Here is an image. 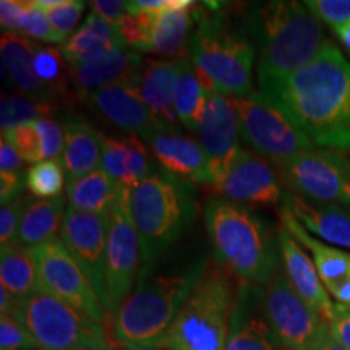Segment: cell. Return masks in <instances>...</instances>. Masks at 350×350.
I'll use <instances>...</instances> for the list:
<instances>
[{"label":"cell","mask_w":350,"mask_h":350,"mask_svg":"<svg viewBox=\"0 0 350 350\" xmlns=\"http://www.w3.org/2000/svg\"><path fill=\"white\" fill-rule=\"evenodd\" d=\"M204 245L191 243L143 265L137 286L112 317V338L126 350L163 349L169 331L208 269Z\"/></svg>","instance_id":"6da1fadb"},{"label":"cell","mask_w":350,"mask_h":350,"mask_svg":"<svg viewBox=\"0 0 350 350\" xmlns=\"http://www.w3.org/2000/svg\"><path fill=\"white\" fill-rule=\"evenodd\" d=\"M258 86L313 144L350 150V60L331 41L305 67Z\"/></svg>","instance_id":"7a4b0ae2"},{"label":"cell","mask_w":350,"mask_h":350,"mask_svg":"<svg viewBox=\"0 0 350 350\" xmlns=\"http://www.w3.org/2000/svg\"><path fill=\"white\" fill-rule=\"evenodd\" d=\"M204 224L216 262L255 286H268L281 271L278 232L255 209L224 196L204 203Z\"/></svg>","instance_id":"3957f363"},{"label":"cell","mask_w":350,"mask_h":350,"mask_svg":"<svg viewBox=\"0 0 350 350\" xmlns=\"http://www.w3.org/2000/svg\"><path fill=\"white\" fill-rule=\"evenodd\" d=\"M242 25L256 51L258 85L291 75L326 46L321 21L300 2H266L243 16Z\"/></svg>","instance_id":"277c9868"},{"label":"cell","mask_w":350,"mask_h":350,"mask_svg":"<svg viewBox=\"0 0 350 350\" xmlns=\"http://www.w3.org/2000/svg\"><path fill=\"white\" fill-rule=\"evenodd\" d=\"M130 208L142 261L150 265L172 250L195 224L198 195L193 183L159 167L131 190Z\"/></svg>","instance_id":"5b68a950"},{"label":"cell","mask_w":350,"mask_h":350,"mask_svg":"<svg viewBox=\"0 0 350 350\" xmlns=\"http://www.w3.org/2000/svg\"><path fill=\"white\" fill-rule=\"evenodd\" d=\"M193 18L188 59L195 68L221 93L232 98L250 94L256 51L243 25L232 23L217 3H196Z\"/></svg>","instance_id":"8992f818"},{"label":"cell","mask_w":350,"mask_h":350,"mask_svg":"<svg viewBox=\"0 0 350 350\" xmlns=\"http://www.w3.org/2000/svg\"><path fill=\"white\" fill-rule=\"evenodd\" d=\"M235 295L237 292H234L230 271L219 262L208 266L175 318L164 347L167 350H226Z\"/></svg>","instance_id":"52a82bcc"},{"label":"cell","mask_w":350,"mask_h":350,"mask_svg":"<svg viewBox=\"0 0 350 350\" xmlns=\"http://www.w3.org/2000/svg\"><path fill=\"white\" fill-rule=\"evenodd\" d=\"M16 317L31 332L39 350H116L106 326L85 317L47 291H38L16 304Z\"/></svg>","instance_id":"ba28073f"},{"label":"cell","mask_w":350,"mask_h":350,"mask_svg":"<svg viewBox=\"0 0 350 350\" xmlns=\"http://www.w3.org/2000/svg\"><path fill=\"white\" fill-rule=\"evenodd\" d=\"M240 122V137L253 152L275 165L300 152L313 150L310 138L260 90L235 98Z\"/></svg>","instance_id":"9c48e42d"},{"label":"cell","mask_w":350,"mask_h":350,"mask_svg":"<svg viewBox=\"0 0 350 350\" xmlns=\"http://www.w3.org/2000/svg\"><path fill=\"white\" fill-rule=\"evenodd\" d=\"M282 185L313 204L350 206V159L332 150L300 152L278 165Z\"/></svg>","instance_id":"30bf717a"},{"label":"cell","mask_w":350,"mask_h":350,"mask_svg":"<svg viewBox=\"0 0 350 350\" xmlns=\"http://www.w3.org/2000/svg\"><path fill=\"white\" fill-rule=\"evenodd\" d=\"M130 195V188H120L107 221L106 310L112 317L131 294L142 269L139 268L142 248H139L138 232L131 219Z\"/></svg>","instance_id":"8fae6325"},{"label":"cell","mask_w":350,"mask_h":350,"mask_svg":"<svg viewBox=\"0 0 350 350\" xmlns=\"http://www.w3.org/2000/svg\"><path fill=\"white\" fill-rule=\"evenodd\" d=\"M38 265L44 291L59 297L99 325L107 326V310L88 281L75 258L70 255L62 240H52L29 248Z\"/></svg>","instance_id":"7c38bea8"},{"label":"cell","mask_w":350,"mask_h":350,"mask_svg":"<svg viewBox=\"0 0 350 350\" xmlns=\"http://www.w3.org/2000/svg\"><path fill=\"white\" fill-rule=\"evenodd\" d=\"M262 308L284 350H306L327 327L321 314L297 294L282 269L265 286Z\"/></svg>","instance_id":"4fadbf2b"},{"label":"cell","mask_w":350,"mask_h":350,"mask_svg":"<svg viewBox=\"0 0 350 350\" xmlns=\"http://www.w3.org/2000/svg\"><path fill=\"white\" fill-rule=\"evenodd\" d=\"M198 133L211 172V188L217 191L240 151V122L235 98L217 90L211 91Z\"/></svg>","instance_id":"5bb4252c"},{"label":"cell","mask_w":350,"mask_h":350,"mask_svg":"<svg viewBox=\"0 0 350 350\" xmlns=\"http://www.w3.org/2000/svg\"><path fill=\"white\" fill-rule=\"evenodd\" d=\"M107 216L80 213L68 208L65 213L60 240L91 282L96 294L106 306V253Z\"/></svg>","instance_id":"9a60e30c"},{"label":"cell","mask_w":350,"mask_h":350,"mask_svg":"<svg viewBox=\"0 0 350 350\" xmlns=\"http://www.w3.org/2000/svg\"><path fill=\"white\" fill-rule=\"evenodd\" d=\"M279 172L268 159L250 150H240L217 193L245 206H282L284 191Z\"/></svg>","instance_id":"2e32d148"},{"label":"cell","mask_w":350,"mask_h":350,"mask_svg":"<svg viewBox=\"0 0 350 350\" xmlns=\"http://www.w3.org/2000/svg\"><path fill=\"white\" fill-rule=\"evenodd\" d=\"M144 60L137 51L117 46L91 62L68 65V77L78 99H88L96 91L113 85L138 86Z\"/></svg>","instance_id":"e0dca14e"},{"label":"cell","mask_w":350,"mask_h":350,"mask_svg":"<svg viewBox=\"0 0 350 350\" xmlns=\"http://www.w3.org/2000/svg\"><path fill=\"white\" fill-rule=\"evenodd\" d=\"M262 294L265 287L239 284L226 350H284L266 319Z\"/></svg>","instance_id":"ac0fdd59"},{"label":"cell","mask_w":350,"mask_h":350,"mask_svg":"<svg viewBox=\"0 0 350 350\" xmlns=\"http://www.w3.org/2000/svg\"><path fill=\"white\" fill-rule=\"evenodd\" d=\"M151 148L157 164L183 180L213 187L206 154L196 139L180 131L156 129L143 139Z\"/></svg>","instance_id":"d6986e66"},{"label":"cell","mask_w":350,"mask_h":350,"mask_svg":"<svg viewBox=\"0 0 350 350\" xmlns=\"http://www.w3.org/2000/svg\"><path fill=\"white\" fill-rule=\"evenodd\" d=\"M90 107L109 125L144 139L157 129L150 107L137 86L113 85L96 91L86 99Z\"/></svg>","instance_id":"ffe728a7"},{"label":"cell","mask_w":350,"mask_h":350,"mask_svg":"<svg viewBox=\"0 0 350 350\" xmlns=\"http://www.w3.org/2000/svg\"><path fill=\"white\" fill-rule=\"evenodd\" d=\"M39 44L33 39L16 33H2L0 39V55H2L3 77L13 90L21 96H28L34 100L59 109L54 94L38 80L34 73L33 60L39 51Z\"/></svg>","instance_id":"44dd1931"},{"label":"cell","mask_w":350,"mask_h":350,"mask_svg":"<svg viewBox=\"0 0 350 350\" xmlns=\"http://www.w3.org/2000/svg\"><path fill=\"white\" fill-rule=\"evenodd\" d=\"M279 248H281L282 268L286 273L288 282L295 288L297 294L304 299L306 304L313 306L326 323H329L334 313V304H332L325 284L321 282L317 266L300 247V243L292 237L288 232L281 227L278 230Z\"/></svg>","instance_id":"7402d4cb"},{"label":"cell","mask_w":350,"mask_h":350,"mask_svg":"<svg viewBox=\"0 0 350 350\" xmlns=\"http://www.w3.org/2000/svg\"><path fill=\"white\" fill-rule=\"evenodd\" d=\"M161 165L154 163L146 144L139 137L107 138L103 137V159L100 169H104L122 187L133 190L139 182L150 177Z\"/></svg>","instance_id":"603a6c76"},{"label":"cell","mask_w":350,"mask_h":350,"mask_svg":"<svg viewBox=\"0 0 350 350\" xmlns=\"http://www.w3.org/2000/svg\"><path fill=\"white\" fill-rule=\"evenodd\" d=\"M177 60H144L138 93L154 117L157 129L178 131V117L174 107Z\"/></svg>","instance_id":"cb8c5ba5"},{"label":"cell","mask_w":350,"mask_h":350,"mask_svg":"<svg viewBox=\"0 0 350 350\" xmlns=\"http://www.w3.org/2000/svg\"><path fill=\"white\" fill-rule=\"evenodd\" d=\"M282 209L294 216L306 232L323 242L350 250V206L340 204H313L287 191Z\"/></svg>","instance_id":"d4e9b609"},{"label":"cell","mask_w":350,"mask_h":350,"mask_svg":"<svg viewBox=\"0 0 350 350\" xmlns=\"http://www.w3.org/2000/svg\"><path fill=\"white\" fill-rule=\"evenodd\" d=\"M64 131L65 150L60 163L67 182L99 169L103 159V135L78 117H70L64 124Z\"/></svg>","instance_id":"484cf974"},{"label":"cell","mask_w":350,"mask_h":350,"mask_svg":"<svg viewBox=\"0 0 350 350\" xmlns=\"http://www.w3.org/2000/svg\"><path fill=\"white\" fill-rule=\"evenodd\" d=\"M281 222L284 229L312 253V260L327 292L342 282L345 278H349L350 253L331 247L329 243L321 242V240L313 239L310 232H306L305 227L286 209H281Z\"/></svg>","instance_id":"4316f807"},{"label":"cell","mask_w":350,"mask_h":350,"mask_svg":"<svg viewBox=\"0 0 350 350\" xmlns=\"http://www.w3.org/2000/svg\"><path fill=\"white\" fill-rule=\"evenodd\" d=\"M216 90L203 73H200L190 59H177V83H175L174 107L178 122L190 131H198L203 119L208 96Z\"/></svg>","instance_id":"83f0119b"},{"label":"cell","mask_w":350,"mask_h":350,"mask_svg":"<svg viewBox=\"0 0 350 350\" xmlns=\"http://www.w3.org/2000/svg\"><path fill=\"white\" fill-rule=\"evenodd\" d=\"M117 46H125L119 28L90 13L85 23L68 38L60 51L67 65H77L99 59Z\"/></svg>","instance_id":"f1b7e54d"},{"label":"cell","mask_w":350,"mask_h":350,"mask_svg":"<svg viewBox=\"0 0 350 350\" xmlns=\"http://www.w3.org/2000/svg\"><path fill=\"white\" fill-rule=\"evenodd\" d=\"M195 5L172 7L157 13L146 52L161 57H177V59L187 57L191 36H193L191 28L195 25Z\"/></svg>","instance_id":"f546056e"},{"label":"cell","mask_w":350,"mask_h":350,"mask_svg":"<svg viewBox=\"0 0 350 350\" xmlns=\"http://www.w3.org/2000/svg\"><path fill=\"white\" fill-rule=\"evenodd\" d=\"M65 196L60 195L51 200H31L29 196L23 217H21L16 243L26 248L57 240L65 219Z\"/></svg>","instance_id":"4dcf8cb0"},{"label":"cell","mask_w":350,"mask_h":350,"mask_svg":"<svg viewBox=\"0 0 350 350\" xmlns=\"http://www.w3.org/2000/svg\"><path fill=\"white\" fill-rule=\"evenodd\" d=\"M122 185L116 182L104 169H96L93 172L67 182L68 208L80 213L103 214L107 216L119 196Z\"/></svg>","instance_id":"1f68e13d"},{"label":"cell","mask_w":350,"mask_h":350,"mask_svg":"<svg viewBox=\"0 0 350 350\" xmlns=\"http://www.w3.org/2000/svg\"><path fill=\"white\" fill-rule=\"evenodd\" d=\"M0 282L15 299L42 291L38 265L29 248L20 243L2 247L0 253Z\"/></svg>","instance_id":"d6a6232c"},{"label":"cell","mask_w":350,"mask_h":350,"mask_svg":"<svg viewBox=\"0 0 350 350\" xmlns=\"http://www.w3.org/2000/svg\"><path fill=\"white\" fill-rule=\"evenodd\" d=\"M54 107L34 100L28 96H2L0 100V129L2 133L15 126L33 124L44 117H52Z\"/></svg>","instance_id":"836d02e7"},{"label":"cell","mask_w":350,"mask_h":350,"mask_svg":"<svg viewBox=\"0 0 350 350\" xmlns=\"http://www.w3.org/2000/svg\"><path fill=\"white\" fill-rule=\"evenodd\" d=\"M65 170L60 161H42L26 170V188L38 200H51L62 195Z\"/></svg>","instance_id":"e575fe53"},{"label":"cell","mask_w":350,"mask_h":350,"mask_svg":"<svg viewBox=\"0 0 350 350\" xmlns=\"http://www.w3.org/2000/svg\"><path fill=\"white\" fill-rule=\"evenodd\" d=\"M2 138H5L15 148L25 163L33 165L42 163L41 137H39V131L34 122L5 131V133H2Z\"/></svg>","instance_id":"d590c367"},{"label":"cell","mask_w":350,"mask_h":350,"mask_svg":"<svg viewBox=\"0 0 350 350\" xmlns=\"http://www.w3.org/2000/svg\"><path fill=\"white\" fill-rule=\"evenodd\" d=\"M86 8V2L83 0H65L62 5L52 8V10L46 12L47 20L60 39V42H67L70 34H73V29L77 28L78 21L81 18V13Z\"/></svg>","instance_id":"8d00e7d4"},{"label":"cell","mask_w":350,"mask_h":350,"mask_svg":"<svg viewBox=\"0 0 350 350\" xmlns=\"http://www.w3.org/2000/svg\"><path fill=\"white\" fill-rule=\"evenodd\" d=\"M38 344L31 332L13 314L0 318V350H34Z\"/></svg>","instance_id":"74e56055"},{"label":"cell","mask_w":350,"mask_h":350,"mask_svg":"<svg viewBox=\"0 0 350 350\" xmlns=\"http://www.w3.org/2000/svg\"><path fill=\"white\" fill-rule=\"evenodd\" d=\"M20 34H23V36L29 39H38V41L42 42L62 44L60 39L57 38L54 29H52L49 20H47L46 12L36 7L34 0H29L28 10H26L25 18L21 21Z\"/></svg>","instance_id":"f35d334b"},{"label":"cell","mask_w":350,"mask_h":350,"mask_svg":"<svg viewBox=\"0 0 350 350\" xmlns=\"http://www.w3.org/2000/svg\"><path fill=\"white\" fill-rule=\"evenodd\" d=\"M304 3L314 18L332 29L350 21V0H306Z\"/></svg>","instance_id":"ab89813d"},{"label":"cell","mask_w":350,"mask_h":350,"mask_svg":"<svg viewBox=\"0 0 350 350\" xmlns=\"http://www.w3.org/2000/svg\"><path fill=\"white\" fill-rule=\"evenodd\" d=\"M41 137L42 161H57L65 150V131L52 117H44L34 122Z\"/></svg>","instance_id":"60d3db41"},{"label":"cell","mask_w":350,"mask_h":350,"mask_svg":"<svg viewBox=\"0 0 350 350\" xmlns=\"http://www.w3.org/2000/svg\"><path fill=\"white\" fill-rule=\"evenodd\" d=\"M28 200L29 196L21 195L20 198L13 200L8 204H3L2 209H0V245L2 247L16 243L20 222L21 217H23L26 204H28Z\"/></svg>","instance_id":"b9f144b4"},{"label":"cell","mask_w":350,"mask_h":350,"mask_svg":"<svg viewBox=\"0 0 350 350\" xmlns=\"http://www.w3.org/2000/svg\"><path fill=\"white\" fill-rule=\"evenodd\" d=\"M29 0H2L0 2V25L3 33L20 34L21 21L28 10Z\"/></svg>","instance_id":"7bdbcfd3"},{"label":"cell","mask_w":350,"mask_h":350,"mask_svg":"<svg viewBox=\"0 0 350 350\" xmlns=\"http://www.w3.org/2000/svg\"><path fill=\"white\" fill-rule=\"evenodd\" d=\"M90 5L91 13L113 26H119L129 13V2H122V0H93Z\"/></svg>","instance_id":"ee69618b"},{"label":"cell","mask_w":350,"mask_h":350,"mask_svg":"<svg viewBox=\"0 0 350 350\" xmlns=\"http://www.w3.org/2000/svg\"><path fill=\"white\" fill-rule=\"evenodd\" d=\"M331 334L340 345L350 350V306L334 305V313L327 323Z\"/></svg>","instance_id":"f6af8a7d"},{"label":"cell","mask_w":350,"mask_h":350,"mask_svg":"<svg viewBox=\"0 0 350 350\" xmlns=\"http://www.w3.org/2000/svg\"><path fill=\"white\" fill-rule=\"evenodd\" d=\"M26 187V172L0 174V201L3 204L12 203L13 200L23 195Z\"/></svg>","instance_id":"bcb514c9"},{"label":"cell","mask_w":350,"mask_h":350,"mask_svg":"<svg viewBox=\"0 0 350 350\" xmlns=\"http://www.w3.org/2000/svg\"><path fill=\"white\" fill-rule=\"evenodd\" d=\"M23 164L25 161L21 159L15 148L5 138H2L0 142V174L23 172Z\"/></svg>","instance_id":"7dc6e473"},{"label":"cell","mask_w":350,"mask_h":350,"mask_svg":"<svg viewBox=\"0 0 350 350\" xmlns=\"http://www.w3.org/2000/svg\"><path fill=\"white\" fill-rule=\"evenodd\" d=\"M306 350H347V349H345L344 345H340L338 340L334 339V336H332L329 331V326H327L326 329L318 336V339L314 340V342Z\"/></svg>","instance_id":"c3c4849f"},{"label":"cell","mask_w":350,"mask_h":350,"mask_svg":"<svg viewBox=\"0 0 350 350\" xmlns=\"http://www.w3.org/2000/svg\"><path fill=\"white\" fill-rule=\"evenodd\" d=\"M329 294L338 300L339 305L350 306V275L345 278L342 282L338 284L334 288H331Z\"/></svg>","instance_id":"681fc988"},{"label":"cell","mask_w":350,"mask_h":350,"mask_svg":"<svg viewBox=\"0 0 350 350\" xmlns=\"http://www.w3.org/2000/svg\"><path fill=\"white\" fill-rule=\"evenodd\" d=\"M18 304V299H15L5 287L0 286V312L2 314H13Z\"/></svg>","instance_id":"f907efd6"},{"label":"cell","mask_w":350,"mask_h":350,"mask_svg":"<svg viewBox=\"0 0 350 350\" xmlns=\"http://www.w3.org/2000/svg\"><path fill=\"white\" fill-rule=\"evenodd\" d=\"M334 34L338 36L339 41L342 42L345 51L350 52V21L342 26H339L338 29H334Z\"/></svg>","instance_id":"816d5d0a"},{"label":"cell","mask_w":350,"mask_h":350,"mask_svg":"<svg viewBox=\"0 0 350 350\" xmlns=\"http://www.w3.org/2000/svg\"><path fill=\"white\" fill-rule=\"evenodd\" d=\"M65 0H34V3H36V7L41 8L44 12H49L52 8L62 5Z\"/></svg>","instance_id":"f5cc1de1"}]
</instances>
